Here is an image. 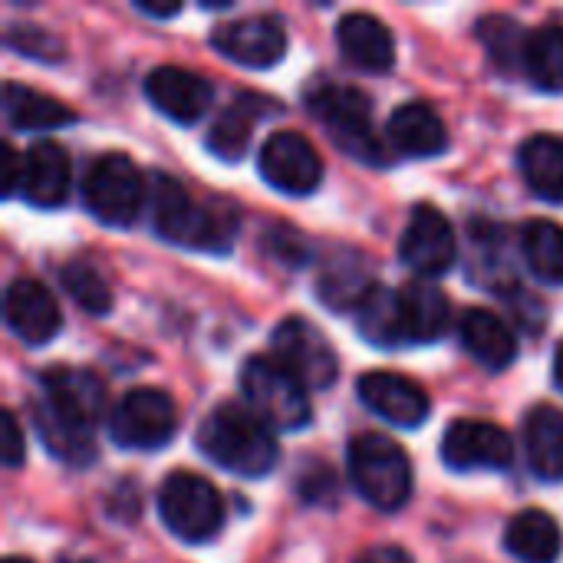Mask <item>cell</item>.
Returning <instances> with one entry per match:
<instances>
[{"instance_id":"cell-31","label":"cell","mask_w":563,"mask_h":563,"mask_svg":"<svg viewBox=\"0 0 563 563\" xmlns=\"http://www.w3.org/2000/svg\"><path fill=\"white\" fill-rule=\"evenodd\" d=\"M521 69L541 92H563V26L544 23L528 36Z\"/></svg>"},{"instance_id":"cell-6","label":"cell","mask_w":563,"mask_h":563,"mask_svg":"<svg viewBox=\"0 0 563 563\" xmlns=\"http://www.w3.org/2000/svg\"><path fill=\"white\" fill-rule=\"evenodd\" d=\"M82 205L86 211L109 228H129L145 201H148V181L139 172V165L122 155V152H106L99 155L86 175H82Z\"/></svg>"},{"instance_id":"cell-35","label":"cell","mask_w":563,"mask_h":563,"mask_svg":"<svg viewBox=\"0 0 563 563\" xmlns=\"http://www.w3.org/2000/svg\"><path fill=\"white\" fill-rule=\"evenodd\" d=\"M0 459H3V468H10V472H16L26 462L23 432H20V422L10 409L0 416Z\"/></svg>"},{"instance_id":"cell-4","label":"cell","mask_w":563,"mask_h":563,"mask_svg":"<svg viewBox=\"0 0 563 563\" xmlns=\"http://www.w3.org/2000/svg\"><path fill=\"white\" fill-rule=\"evenodd\" d=\"M310 115L330 132L336 148L363 165H386V145L373 129V102L353 86L320 82L307 92Z\"/></svg>"},{"instance_id":"cell-9","label":"cell","mask_w":563,"mask_h":563,"mask_svg":"<svg viewBox=\"0 0 563 563\" xmlns=\"http://www.w3.org/2000/svg\"><path fill=\"white\" fill-rule=\"evenodd\" d=\"M178 432L175 402L152 386L129 389L109 412V439L125 452L165 449Z\"/></svg>"},{"instance_id":"cell-13","label":"cell","mask_w":563,"mask_h":563,"mask_svg":"<svg viewBox=\"0 0 563 563\" xmlns=\"http://www.w3.org/2000/svg\"><path fill=\"white\" fill-rule=\"evenodd\" d=\"M442 462L452 472H505L515 462V442L501 426L459 419L442 435Z\"/></svg>"},{"instance_id":"cell-28","label":"cell","mask_w":563,"mask_h":563,"mask_svg":"<svg viewBox=\"0 0 563 563\" xmlns=\"http://www.w3.org/2000/svg\"><path fill=\"white\" fill-rule=\"evenodd\" d=\"M518 165L521 175L531 188V195H538L548 205H561L563 201V139L541 132L531 135L521 148H518Z\"/></svg>"},{"instance_id":"cell-1","label":"cell","mask_w":563,"mask_h":563,"mask_svg":"<svg viewBox=\"0 0 563 563\" xmlns=\"http://www.w3.org/2000/svg\"><path fill=\"white\" fill-rule=\"evenodd\" d=\"M106 416V386L89 369L49 366L40 376L33 429L46 452L82 468L96 459V422Z\"/></svg>"},{"instance_id":"cell-2","label":"cell","mask_w":563,"mask_h":563,"mask_svg":"<svg viewBox=\"0 0 563 563\" xmlns=\"http://www.w3.org/2000/svg\"><path fill=\"white\" fill-rule=\"evenodd\" d=\"M148 208L152 228L162 241L188 247V251H211L224 254L234 244L238 218L234 208H218L211 201H198L185 191L181 181L172 175L148 178Z\"/></svg>"},{"instance_id":"cell-19","label":"cell","mask_w":563,"mask_h":563,"mask_svg":"<svg viewBox=\"0 0 563 563\" xmlns=\"http://www.w3.org/2000/svg\"><path fill=\"white\" fill-rule=\"evenodd\" d=\"M336 46L346 56L350 66L360 73H389L396 63V40L389 26L363 10H353L340 16L336 23Z\"/></svg>"},{"instance_id":"cell-7","label":"cell","mask_w":563,"mask_h":563,"mask_svg":"<svg viewBox=\"0 0 563 563\" xmlns=\"http://www.w3.org/2000/svg\"><path fill=\"white\" fill-rule=\"evenodd\" d=\"M241 393L247 409L271 429V432H300L310 426V399L307 389L274 360V356H251L241 369Z\"/></svg>"},{"instance_id":"cell-18","label":"cell","mask_w":563,"mask_h":563,"mask_svg":"<svg viewBox=\"0 0 563 563\" xmlns=\"http://www.w3.org/2000/svg\"><path fill=\"white\" fill-rule=\"evenodd\" d=\"M73 188V162L59 142H33L23 155V181L20 195L33 208H59L66 205Z\"/></svg>"},{"instance_id":"cell-24","label":"cell","mask_w":563,"mask_h":563,"mask_svg":"<svg viewBox=\"0 0 563 563\" xmlns=\"http://www.w3.org/2000/svg\"><path fill=\"white\" fill-rule=\"evenodd\" d=\"M402 300V327H406V343H435L449 330V313L452 303L449 297L426 280H412L399 290Z\"/></svg>"},{"instance_id":"cell-34","label":"cell","mask_w":563,"mask_h":563,"mask_svg":"<svg viewBox=\"0 0 563 563\" xmlns=\"http://www.w3.org/2000/svg\"><path fill=\"white\" fill-rule=\"evenodd\" d=\"M7 43L16 46L20 56H33V59H46V63H49V59H63L59 40H56L53 33L40 30V26H23V23H16V26L10 30V36H7Z\"/></svg>"},{"instance_id":"cell-41","label":"cell","mask_w":563,"mask_h":563,"mask_svg":"<svg viewBox=\"0 0 563 563\" xmlns=\"http://www.w3.org/2000/svg\"><path fill=\"white\" fill-rule=\"evenodd\" d=\"M554 386L563 393V343L561 350H558V356H554Z\"/></svg>"},{"instance_id":"cell-20","label":"cell","mask_w":563,"mask_h":563,"mask_svg":"<svg viewBox=\"0 0 563 563\" xmlns=\"http://www.w3.org/2000/svg\"><path fill=\"white\" fill-rule=\"evenodd\" d=\"M386 142L409 158H435L449 148V129L429 102H406L389 115Z\"/></svg>"},{"instance_id":"cell-32","label":"cell","mask_w":563,"mask_h":563,"mask_svg":"<svg viewBox=\"0 0 563 563\" xmlns=\"http://www.w3.org/2000/svg\"><path fill=\"white\" fill-rule=\"evenodd\" d=\"M475 33L485 43V49H488V56H492V63L498 69L515 73V69L525 66V46H528L531 33H525L518 20L501 16V13H488V16H482L475 23Z\"/></svg>"},{"instance_id":"cell-21","label":"cell","mask_w":563,"mask_h":563,"mask_svg":"<svg viewBox=\"0 0 563 563\" xmlns=\"http://www.w3.org/2000/svg\"><path fill=\"white\" fill-rule=\"evenodd\" d=\"M379 284H373V271L369 261L350 247L333 251L323 264H320V280H317V294L330 310H360L363 300L376 290Z\"/></svg>"},{"instance_id":"cell-3","label":"cell","mask_w":563,"mask_h":563,"mask_svg":"<svg viewBox=\"0 0 563 563\" xmlns=\"http://www.w3.org/2000/svg\"><path fill=\"white\" fill-rule=\"evenodd\" d=\"M195 439L205 459L241 478H267L280 459L274 432L238 402H221L211 409Z\"/></svg>"},{"instance_id":"cell-22","label":"cell","mask_w":563,"mask_h":563,"mask_svg":"<svg viewBox=\"0 0 563 563\" xmlns=\"http://www.w3.org/2000/svg\"><path fill=\"white\" fill-rule=\"evenodd\" d=\"M459 336H462L465 353L488 373H501L518 360V340L495 310H485V307L465 310L459 323Z\"/></svg>"},{"instance_id":"cell-23","label":"cell","mask_w":563,"mask_h":563,"mask_svg":"<svg viewBox=\"0 0 563 563\" xmlns=\"http://www.w3.org/2000/svg\"><path fill=\"white\" fill-rule=\"evenodd\" d=\"M277 112V106L257 92H241L231 106H224L218 112V119L211 122V132H208V148L221 158V162H238L244 158L247 145H251V132L254 125Z\"/></svg>"},{"instance_id":"cell-15","label":"cell","mask_w":563,"mask_h":563,"mask_svg":"<svg viewBox=\"0 0 563 563\" xmlns=\"http://www.w3.org/2000/svg\"><path fill=\"white\" fill-rule=\"evenodd\" d=\"M3 320L10 333L26 346H46L63 330L59 303L53 290H46V284H40L36 277H16L7 284Z\"/></svg>"},{"instance_id":"cell-11","label":"cell","mask_w":563,"mask_h":563,"mask_svg":"<svg viewBox=\"0 0 563 563\" xmlns=\"http://www.w3.org/2000/svg\"><path fill=\"white\" fill-rule=\"evenodd\" d=\"M261 178L280 195H310L323 181V158L303 132H274L257 155Z\"/></svg>"},{"instance_id":"cell-26","label":"cell","mask_w":563,"mask_h":563,"mask_svg":"<svg viewBox=\"0 0 563 563\" xmlns=\"http://www.w3.org/2000/svg\"><path fill=\"white\" fill-rule=\"evenodd\" d=\"M3 115H7V125L16 132H53L59 125L76 122V112L66 109L59 99L40 89H30L23 82H13V79L3 86Z\"/></svg>"},{"instance_id":"cell-36","label":"cell","mask_w":563,"mask_h":563,"mask_svg":"<svg viewBox=\"0 0 563 563\" xmlns=\"http://www.w3.org/2000/svg\"><path fill=\"white\" fill-rule=\"evenodd\" d=\"M333 485H336L333 468L323 465V462L320 465H307L300 472V495H303L307 505H323L333 495Z\"/></svg>"},{"instance_id":"cell-30","label":"cell","mask_w":563,"mask_h":563,"mask_svg":"<svg viewBox=\"0 0 563 563\" xmlns=\"http://www.w3.org/2000/svg\"><path fill=\"white\" fill-rule=\"evenodd\" d=\"M521 254L528 271L548 284V287H563V228L558 221H531L521 231Z\"/></svg>"},{"instance_id":"cell-14","label":"cell","mask_w":563,"mask_h":563,"mask_svg":"<svg viewBox=\"0 0 563 563\" xmlns=\"http://www.w3.org/2000/svg\"><path fill=\"white\" fill-rule=\"evenodd\" d=\"M211 46L247 69H267L284 59L287 53V30L277 16L257 13V16H241L231 23H218L211 33Z\"/></svg>"},{"instance_id":"cell-5","label":"cell","mask_w":563,"mask_h":563,"mask_svg":"<svg viewBox=\"0 0 563 563\" xmlns=\"http://www.w3.org/2000/svg\"><path fill=\"white\" fill-rule=\"evenodd\" d=\"M346 472L363 501L376 511H399L412 495V465L389 435L366 432L350 442Z\"/></svg>"},{"instance_id":"cell-42","label":"cell","mask_w":563,"mask_h":563,"mask_svg":"<svg viewBox=\"0 0 563 563\" xmlns=\"http://www.w3.org/2000/svg\"><path fill=\"white\" fill-rule=\"evenodd\" d=\"M3 563H30V561H26V558H7Z\"/></svg>"},{"instance_id":"cell-10","label":"cell","mask_w":563,"mask_h":563,"mask_svg":"<svg viewBox=\"0 0 563 563\" xmlns=\"http://www.w3.org/2000/svg\"><path fill=\"white\" fill-rule=\"evenodd\" d=\"M274 346V360L303 386V389H330L340 376V360L336 350L330 346V340L307 323L303 317H284L274 327L271 336Z\"/></svg>"},{"instance_id":"cell-12","label":"cell","mask_w":563,"mask_h":563,"mask_svg":"<svg viewBox=\"0 0 563 563\" xmlns=\"http://www.w3.org/2000/svg\"><path fill=\"white\" fill-rule=\"evenodd\" d=\"M459 244L449 218L435 205H419L399 238V261L419 277H442L455 267Z\"/></svg>"},{"instance_id":"cell-25","label":"cell","mask_w":563,"mask_h":563,"mask_svg":"<svg viewBox=\"0 0 563 563\" xmlns=\"http://www.w3.org/2000/svg\"><path fill=\"white\" fill-rule=\"evenodd\" d=\"M528 465L541 482H563V412L554 406H534L525 416Z\"/></svg>"},{"instance_id":"cell-27","label":"cell","mask_w":563,"mask_h":563,"mask_svg":"<svg viewBox=\"0 0 563 563\" xmlns=\"http://www.w3.org/2000/svg\"><path fill=\"white\" fill-rule=\"evenodd\" d=\"M563 534L548 511L528 508L511 518L505 531V551L518 563H558Z\"/></svg>"},{"instance_id":"cell-17","label":"cell","mask_w":563,"mask_h":563,"mask_svg":"<svg viewBox=\"0 0 563 563\" xmlns=\"http://www.w3.org/2000/svg\"><path fill=\"white\" fill-rule=\"evenodd\" d=\"M145 96L148 102L172 122L178 125H191L198 122L214 99V89L208 79H201L191 69L181 66H155L145 76Z\"/></svg>"},{"instance_id":"cell-37","label":"cell","mask_w":563,"mask_h":563,"mask_svg":"<svg viewBox=\"0 0 563 563\" xmlns=\"http://www.w3.org/2000/svg\"><path fill=\"white\" fill-rule=\"evenodd\" d=\"M267 244H271V251H274L284 264H290V267H303V261L310 257L307 241H303L297 231H290V228H274V231L267 234Z\"/></svg>"},{"instance_id":"cell-8","label":"cell","mask_w":563,"mask_h":563,"mask_svg":"<svg viewBox=\"0 0 563 563\" xmlns=\"http://www.w3.org/2000/svg\"><path fill=\"white\" fill-rule=\"evenodd\" d=\"M158 518L178 541L208 544L224 528V501L208 478L195 472H172L158 488Z\"/></svg>"},{"instance_id":"cell-40","label":"cell","mask_w":563,"mask_h":563,"mask_svg":"<svg viewBox=\"0 0 563 563\" xmlns=\"http://www.w3.org/2000/svg\"><path fill=\"white\" fill-rule=\"evenodd\" d=\"M135 10L152 16V20H172L181 13V3H145V0H135Z\"/></svg>"},{"instance_id":"cell-33","label":"cell","mask_w":563,"mask_h":563,"mask_svg":"<svg viewBox=\"0 0 563 563\" xmlns=\"http://www.w3.org/2000/svg\"><path fill=\"white\" fill-rule=\"evenodd\" d=\"M59 284H63V290L73 297V303L82 307L86 313L106 317V313L112 310V290H109L106 277H102L92 264H86V261L66 264V267L59 271Z\"/></svg>"},{"instance_id":"cell-29","label":"cell","mask_w":563,"mask_h":563,"mask_svg":"<svg viewBox=\"0 0 563 563\" xmlns=\"http://www.w3.org/2000/svg\"><path fill=\"white\" fill-rule=\"evenodd\" d=\"M356 330L373 346H406V327H402V300L399 290L376 287L363 307L356 310Z\"/></svg>"},{"instance_id":"cell-39","label":"cell","mask_w":563,"mask_h":563,"mask_svg":"<svg viewBox=\"0 0 563 563\" xmlns=\"http://www.w3.org/2000/svg\"><path fill=\"white\" fill-rule=\"evenodd\" d=\"M356 563H416L412 561V554L409 551H402V548H393V544H383V548H369V551H363Z\"/></svg>"},{"instance_id":"cell-38","label":"cell","mask_w":563,"mask_h":563,"mask_svg":"<svg viewBox=\"0 0 563 563\" xmlns=\"http://www.w3.org/2000/svg\"><path fill=\"white\" fill-rule=\"evenodd\" d=\"M23 181V155L13 152V145H3V198H13Z\"/></svg>"},{"instance_id":"cell-16","label":"cell","mask_w":563,"mask_h":563,"mask_svg":"<svg viewBox=\"0 0 563 563\" xmlns=\"http://www.w3.org/2000/svg\"><path fill=\"white\" fill-rule=\"evenodd\" d=\"M356 393H360L363 406L373 416H379V419H386L389 426H399V429H416L432 412V402H429L426 389L416 386L412 379L399 376V373L373 369V373L360 376Z\"/></svg>"}]
</instances>
